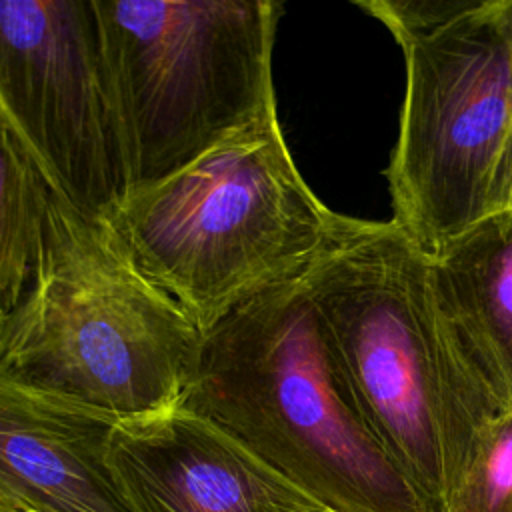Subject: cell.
I'll list each match as a JSON object with an SVG mask.
<instances>
[{"label":"cell","instance_id":"6da1fadb","mask_svg":"<svg viewBox=\"0 0 512 512\" xmlns=\"http://www.w3.org/2000/svg\"><path fill=\"white\" fill-rule=\"evenodd\" d=\"M302 280L356 412L436 512L498 410L450 336L430 256L392 220L336 214Z\"/></svg>","mask_w":512,"mask_h":512},{"label":"cell","instance_id":"7a4b0ae2","mask_svg":"<svg viewBox=\"0 0 512 512\" xmlns=\"http://www.w3.org/2000/svg\"><path fill=\"white\" fill-rule=\"evenodd\" d=\"M180 406L332 512H434L356 412L302 276L204 332Z\"/></svg>","mask_w":512,"mask_h":512},{"label":"cell","instance_id":"3957f363","mask_svg":"<svg viewBox=\"0 0 512 512\" xmlns=\"http://www.w3.org/2000/svg\"><path fill=\"white\" fill-rule=\"evenodd\" d=\"M204 332L108 222L52 192L32 282L0 324V372L118 420L178 408Z\"/></svg>","mask_w":512,"mask_h":512},{"label":"cell","instance_id":"277c9868","mask_svg":"<svg viewBox=\"0 0 512 512\" xmlns=\"http://www.w3.org/2000/svg\"><path fill=\"white\" fill-rule=\"evenodd\" d=\"M338 212L302 178L280 118L130 192L108 218L136 266L202 332L302 276Z\"/></svg>","mask_w":512,"mask_h":512},{"label":"cell","instance_id":"5b68a950","mask_svg":"<svg viewBox=\"0 0 512 512\" xmlns=\"http://www.w3.org/2000/svg\"><path fill=\"white\" fill-rule=\"evenodd\" d=\"M130 192L278 118L276 0H94Z\"/></svg>","mask_w":512,"mask_h":512},{"label":"cell","instance_id":"8992f818","mask_svg":"<svg viewBox=\"0 0 512 512\" xmlns=\"http://www.w3.org/2000/svg\"><path fill=\"white\" fill-rule=\"evenodd\" d=\"M398 46L406 86L384 172L390 220L436 258L512 208V0H474Z\"/></svg>","mask_w":512,"mask_h":512},{"label":"cell","instance_id":"52a82bcc","mask_svg":"<svg viewBox=\"0 0 512 512\" xmlns=\"http://www.w3.org/2000/svg\"><path fill=\"white\" fill-rule=\"evenodd\" d=\"M0 112L52 192L108 222L130 176L94 0H0Z\"/></svg>","mask_w":512,"mask_h":512},{"label":"cell","instance_id":"ba28073f","mask_svg":"<svg viewBox=\"0 0 512 512\" xmlns=\"http://www.w3.org/2000/svg\"><path fill=\"white\" fill-rule=\"evenodd\" d=\"M108 462L130 512H332L182 406L122 420Z\"/></svg>","mask_w":512,"mask_h":512},{"label":"cell","instance_id":"9c48e42d","mask_svg":"<svg viewBox=\"0 0 512 512\" xmlns=\"http://www.w3.org/2000/svg\"><path fill=\"white\" fill-rule=\"evenodd\" d=\"M120 422L0 372V512H130L108 462Z\"/></svg>","mask_w":512,"mask_h":512},{"label":"cell","instance_id":"30bf717a","mask_svg":"<svg viewBox=\"0 0 512 512\" xmlns=\"http://www.w3.org/2000/svg\"><path fill=\"white\" fill-rule=\"evenodd\" d=\"M430 262L468 374L498 412L512 410V208L484 218Z\"/></svg>","mask_w":512,"mask_h":512},{"label":"cell","instance_id":"8fae6325","mask_svg":"<svg viewBox=\"0 0 512 512\" xmlns=\"http://www.w3.org/2000/svg\"><path fill=\"white\" fill-rule=\"evenodd\" d=\"M50 198L42 168L0 112V324L32 282Z\"/></svg>","mask_w":512,"mask_h":512},{"label":"cell","instance_id":"7c38bea8","mask_svg":"<svg viewBox=\"0 0 512 512\" xmlns=\"http://www.w3.org/2000/svg\"><path fill=\"white\" fill-rule=\"evenodd\" d=\"M436 512H512V410L478 430L464 470Z\"/></svg>","mask_w":512,"mask_h":512},{"label":"cell","instance_id":"4fadbf2b","mask_svg":"<svg viewBox=\"0 0 512 512\" xmlns=\"http://www.w3.org/2000/svg\"><path fill=\"white\" fill-rule=\"evenodd\" d=\"M474 0H362L360 10L376 18L396 44L428 34L472 6Z\"/></svg>","mask_w":512,"mask_h":512}]
</instances>
